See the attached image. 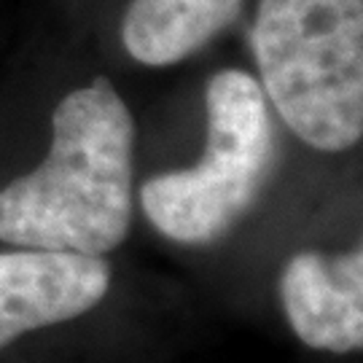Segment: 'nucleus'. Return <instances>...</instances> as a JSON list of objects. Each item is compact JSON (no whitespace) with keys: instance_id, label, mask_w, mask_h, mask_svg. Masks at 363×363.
Wrapping results in <instances>:
<instances>
[{"instance_id":"1","label":"nucleus","mask_w":363,"mask_h":363,"mask_svg":"<svg viewBox=\"0 0 363 363\" xmlns=\"http://www.w3.org/2000/svg\"><path fill=\"white\" fill-rule=\"evenodd\" d=\"M135 121L108 78L65 94L52 148L0 191V240L19 247L105 256L132 226Z\"/></svg>"},{"instance_id":"2","label":"nucleus","mask_w":363,"mask_h":363,"mask_svg":"<svg viewBox=\"0 0 363 363\" xmlns=\"http://www.w3.org/2000/svg\"><path fill=\"white\" fill-rule=\"evenodd\" d=\"M261 89L298 140L347 151L363 135V0H261Z\"/></svg>"},{"instance_id":"3","label":"nucleus","mask_w":363,"mask_h":363,"mask_svg":"<svg viewBox=\"0 0 363 363\" xmlns=\"http://www.w3.org/2000/svg\"><path fill=\"white\" fill-rule=\"evenodd\" d=\"M208 143L196 167L143 183L140 205L172 242L208 245L232 229L256 202L274 159V127L267 97L245 70L210 78Z\"/></svg>"},{"instance_id":"4","label":"nucleus","mask_w":363,"mask_h":363,"mask_svg":"<svg viewBox=\"0 0 363 363\" xmlns=\"http://www.w3.org/2000/svg\"><path fill=\"white\" fill-rule=\"evenodd\" d=\"M103 256L22 247L0 253V347L94 310L111 288Z\"/></svg>"},{"instance_id":"5","label":"nucleus","mask_w":363,"mask_h":363,"mask_svg":"<svg viewBox=\"0 0 363 363\" xmlns=\"http://www.w3.org/2000/svg\"><path fill=\"white\" fill-rule=\"evenodd\" d=\"M280 298L296 337L325 352L363 347V250L296 253L280 274Z\"/></svg>"},{"instance_id":"6","label":"nucleus","mask_w":363,"mask_h":363,"mask_svg":"<svg viewBox=\"0 0 363 363\" xmlns=\"http://www.w3.org/2000/svg\"><path fill=\"white\" fill-rule=\"evenodd\" d=\"M245 0H132L121 40L148 67L175 65L208 46L242 11Z\"/></svg>"}]
</instances>
